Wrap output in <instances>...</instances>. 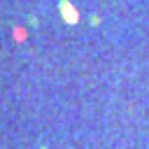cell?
<instances>
[{"label":"cell","instance_id":"cell-1","mask_svg":"<svg viewBox=\"0 0 149 149\" xmlns=\"http://www.w3.org/2000/svg\"><path fill=\"white\" fill-rule=\"evenodd\" d=\"M63 12H65V19H68V21H72V23L77 21V14H74V9L68 7V2H63Z\"/></svg>","mask_w":149,"mask_h":149},{"label":"cell","instance_id":"cell-2","mask_svg":"<svg viewBox=\"0 0 149 149\" xmlns=\"http://www.w3.org/2000/svg\"><path fill=\"white\" fill-rule=\"evenodd\" d=\"M42 149H47V147H42Z\"/></svg>","mask_w":149,"mask_h":149}]
</instances>
